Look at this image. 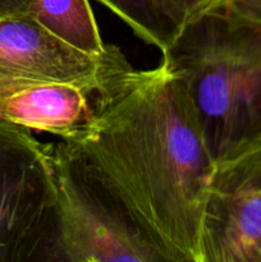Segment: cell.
Returning a JSON list of instances; mask_svg holds the SVG:
<instances>
[{
  "mask_svg": "<svg viewBox=\"0 0 261 262\" xmlns=\"http://www.w3.org/2000/svg\"><path fill=\"white\" fill-rule=\"evenodd\" d=\"M201 262H261V133L215 163Z\"/></svg>",
  "mask_w": 261,
  "mask_h": 262,
  "instance_id": "cell-5",
  "label": "cell"
},
{
  "mask_svg": "<svg viewBox=\"0 0 261 262\" xmlns=\"http://www.w3.org/2000/svg\"><path fill=\"white\" fill-rule=\"evenodd\" d=\"M96 92L38 79H0V120L72 141L94 119Z\"/></svg>",
  "mask_w": 261,
  "mask_h": 262,
  "instance_id": "cell-7",
  "label": "cell"
},
{
  "mask_svg": "<svg viewBox=\"0 0 261 262\" xmlns=\"http://www.w3.org/2000/svg\"><path fill=\"white\" fill-rule=\"evenodd\" d=\"M30 14L81 50L97 55L106 51L89 0H31Z\"/></svg>",
  "mask_w": 261,
  "mask_h": 262,
  "instance_id": "cell-8",
  "label": "cell"
},
{
  "mask_svg": "<svg viewBox=\"0 0 261 262\" xmlns=\"http://www.w3.org/2000/svg\"><path fill=\"white\" fill-rule=\"evenodd\" d=\"M54 215L50 143L0 120V262H45Z\"/></svg>",
  "mask_w": 261,
  "mask_h": 262,
  "instance_id": "cell-4",
  "label": "cell"
},
{
  "mask_svg": "<svg viewBox=\"0 0 261 262\" xmlns=\"http://www.w3.org/2000/svg\"><path fill=\"white\" fill-rule=\"evenodd\" d=\"M94 119L72 146L112 192L163 262H201L215 161L189 95L161 61L127 58L95 94Z\"/></svg>",
  "mask_w": 261,
  "mask_h": 262,
  "instance_id": "cell-1",
  "label": "cell"
},
{
  "mask_svg": "<svg viewBox=\"0 0 261 262\" xmlns=\"http://www.w3.org/2000/svg\"><path fill=\"white\" fill-rule=\"evenodd\" d=\"M161 54L188 92L215 163L261 133V20L216 8Z\"/></svg>",
  "mask_w": 261,
  "mask_h": 262,
  "instance_id": "cell-2",
  "label": "cell"
},
{
  "mask_svg": "<svg viewBox=\"0 0 261 262\" xmlns=\"http://www.w3.org/2000/svg\"><path fill=\"white\" fill-rule=\"evenodd\" d=\"M222 7L240 13L245 17L261 20V0H224Z\"/></svg>",
  "mask_w": 261,
  "mask_h": 262,
  "instance_id": "cell-11",
  "label": "cell"
},
{
  "mask_svg": "<svg viewBox=\"0 0 261 262\" xmlns=\"http://www.w3.org/2000/svg\"><path fill=\"white\" fill-rule=\"evenodd\" d=\"M31 12V0H0V19Z\"/></svg>",
  "mask_w": 261,
  "mask_h": 262,
  "instance_id": "cell-12",
  "label": "cell"
},
{
  "mask_svg": "<svg viewBox=\"0 0 261 262\" xmlns=\"http://www.w3.org/2000/svg\"><path fill=\"white\" fill-rule=\"evenodd\" d=\"M124 59L114 45L100 55L81 50L30 13L0 19V79L60 82L97 92Z\"/></svg>",
  "mask_w": 261,
  "mask_h": 262,
  "instance_id": "cell-6",
  "label": "cell"
},
{
  "mask_svg": "<svg viewBox=\"0 0 261 262\" xmlns=\"http://www.w3.org/2000/svg\"><path fill=\"white\" fill-rule=\"evenodd\" d=\"M151 3L174 38L187 25L222 7L224 0H151Z\"/></svg>",
  "mask_w": 261,
  "mask_h": 262,
  "instance_id": "cell-10",
  "label": "cell"
},
{
  "mask_svg": "<svg viewBox=\"0 0 261 262\" xmlns=\"http://www.w3.org/2000/svg\"><path fill=\"white\" fill-rule=\"evenodd\" d=\"M50 160L55 215L45 262H163L68 142L50 143Z\"/></svg>",
  "mask_w": 261,
  "mask_h": 262,
  "instance_id": "cell-3",
  "label": "cell"
},
{
  "mask_svg": "<svg viewBox=\"0 0 261 262\" xmlns=\"http://www.w3.org/2000/svg\"><path fill=\"white\" fill-rule=\"evenodd\" d=\"M119 17L138 38L163 53L173 40L151 0H97Z\"/></svg>",
  "mask_w": 261,
  "mask_h": 262,
  "instance_id": "cell-9",
  "label": "cell"
}]
</instances>
